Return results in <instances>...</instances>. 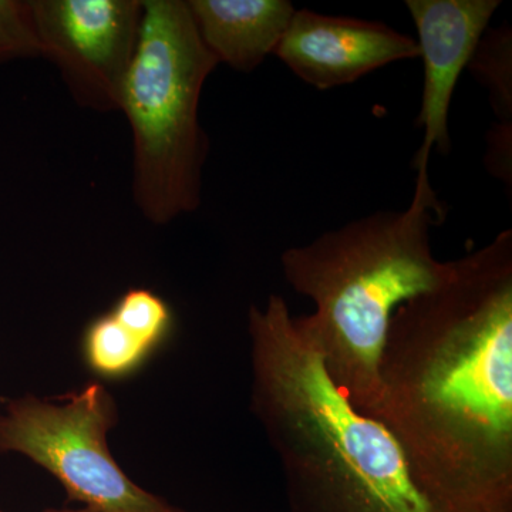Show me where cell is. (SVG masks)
Masks as SVG:
<instances>
[{"mask_svg": "<svg viewBox=\"0 0 512 512\" xmlns=\"http://www.w3.org/2000/svg\"><path fill=\"white\" fill-rule=\"evenodd\" d=\"M202 42L238 72L275 55L296 8L288 0H187Z\"/></svg>", "mask_w": 512, "mask_h": 512, "instance_id": "9c48e42d", "label": "cell"}, {"mask_svg": "<svg viewBox=\"0 0 512 512\" xmlns=\"http://www.w3.org/2000/svg\"><path fill=\"white\" fill-rule=\"evenodd\" d=\"M0 512H5L0 510ZM45 512H93L92 510H89V508H82V510H47Z\"/></svg>", "mask_w": 512, "mask_h": 512, "instance_id": "9a60e30c", "label": "cell"}, {"mask_svg": "<svg viewBox=\"0 0 512 512\" xmlns=\"http://www.w3.org/2000/svg\"><path fill=\"white\" fill-rule=\"evenodd\" d=\"M116 423V404L100 384L59 402L20 397L0 413V453L30 458L93 512H185L138 487L114 461L107 433Z\"/></svg>", "mask_w": 512, "mask_h": 512, "instance_id": "5b68a950", "label": "cell"}, {"mask_svg": "<svg viewBox=\"0 0 512 512\" xmlns=\"http://www.w3.org/2000/svg\"><path fill=\"white\" fill-rule=\"evenodd\" d=\"M498 0H407L416 26L419 57L424 64L423 96L416 126L424 128L423 144L414 156V168L429 171L431 150L441 156L451 151L448 113L458 79L494 13Z\"/></svg>", "mask_w": 512, "mask_h": 512, "instance_id": "52a82bcc", "label": "cell"}, {"mask_svg": "<svg viewBox=\"0 0 512 512\" xmlns=\"http://www.w3.org/2000/svg\"><path fill=\"white\" fill-rule=\"evenodd\" d=\"M40 56L30 0H0V64Z\"/></svg>", "mask_w": 512, "mask_h": 512, "instance_id": "4fadbf2b", "label": "cell"}, {"mask_svg": "<svg viewBox=\"0 0 512 512\" xmlns=\"http://www.w3.org/2000/svg\"><path fill=\"white\" fill-rule=\"evenodd\" d=\"M251 409L284 473L291 512H434L380 421L333 383L282 296L252 306Z\"/></svg>", "mask_w": 512, "mask_h": 512, "instance_id": "7a4b0ae2", "label": "cell"}, {"mask_svg": "<svg viewBox=\"0 0 512 512\" xmlns=\"http://www.w3.org/2000/svg\"><path fill=\"white\" fill-rule=\"evenodd\" d=\"M441 212L429 171H419L406 210L373 212L281 256L286 282L316 306L296 318L299 328L360 413L379 402L377 369L394 311L451 274L453 261H439L431 245Z\"/></svg>", "mask_w": 512, "mask_h": 512, "instance_id": "3957f363", "label": "cell"}, {"mask_svg": "<svg viewBox=\"0 0 512 512\" xmlns=\"http://www.w3.org/2000/svg\"><path fill=\"white\" fill-rule=\"evenodd\" d=\"M84 357L101 376L120 377L136 370L151 350L111 313L90 323L83 340Z\"/></svg>", "mask_w": 512, "mask_h": 512, "instance_id": "30bf717a", "label": "cell"}, {"mask_svg": "<svg viewBox=\"0 0 512 512\" xmlns=\"http://www.w3.org/2000/svg\"><path fill=\"white\" fill-rule=\"evenodd\" d=\"M110 313L150 350L163 342L173 325L167 303L147 289H130Z\"/></svg>", "mask_w": 512, "mask_h": 512, "instance_id": "7c38bea8", "label": "cell"}, {"mask_svg": "<svg viewBox=\"0 0 512 512\" xmlns=\"http://www.w3.org/2000/svg\"><path fill=\"white\" fill-rule=\"evenodd\" d=\"M485 167L494 178L511 188L512 181V123L498 121L487 136Z\"/></svg>", "mask_w": 512, "mask_h": 512, "instance_id": "5bb4252c", "label": "cell"}, {"mask_svg": "<svg viewBox=\"0 0 512 512\" xmlns=\"http://www.w3.org/2000/svg\"><path fill=\"white\" fill-rule=\"evenodd\" d=\"M467 69L488 90L498 121L512 123V29L508 23L485 30Z\"/></svg>", "mask_w": 512, "mask_h": 512, "instance_id": "8fae6325", "label": "cell"}, {"mask_svg": "<svg viewBox=\"0 0 512 512\" xmlns=\"http://www.w3.org/2000/svg\"><path fill=\"white\" fill-rule=\"evenodd\" d=\"M275 56L309 86L330 90L420 55L416 39L382 22L296 9Z\"/></svg>", "mask_w": 512, "mask_h": 512, "instance_id": "ba28073f", "label": "cell"}, {"mask_svg": "<svg viewBox=\"0 0 512 512\" xmlns=\"http://www.w3.org/2000/svg\"><path fill=\"white\" fill-rule=\"evenodd\" d=\"M143 5L121 111L133 133L134 204L161 227L200 208L210 154L200 101L220 63L202 42L187 0H143Z\"/></svg>", "mask_w": 512, "mask_h": 512, "instance_id": "277c9868", "label": "cell"}, {"mask_svg": "<svg viewBox=\"0 0 512 512\" xmlns=\"http://www.w3.org/2000/svg\"><path fill=\"white\" fill-rule=\"evenodd\" d=\"M40 56L82 109L121 111L143 22V0H30Z\"/></svg>", "mask_w": 512, "mask_h": 512, "instance_id": "8992f818", "label": "cell"}, {"mask_svg": "<svg viewBox=\"0 0 512 512\" xmlns=\"http://www.w3.org/2000/svg\"><path fill=\"white\" fill-rule=\"evenodd\" d=\"M386 427L434 512H512V231L394 311L379 360Z\"/></svg>", "mask_w": 512, "mask_h": 512, "instance_id": "6da1fadb", "label": "cell"}]
</instances>
